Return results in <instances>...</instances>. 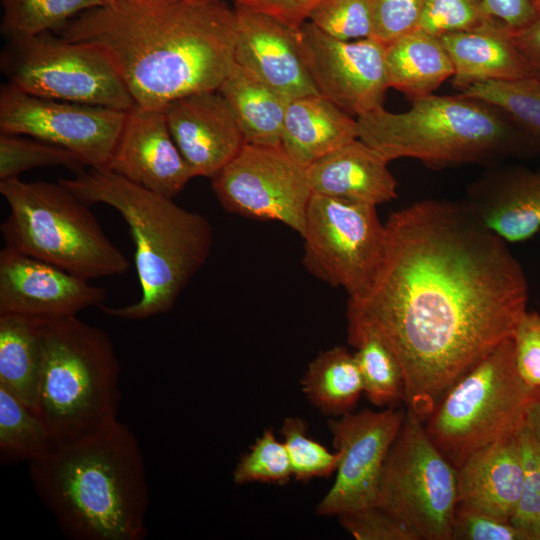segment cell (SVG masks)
I'll return each mask as SVG.
<instances>
[{"instance_id": "obj_29", "label": "cell", "mask_w": 540, "mask_h": 540, "mask_svg": "<svg viewBox=\"0 0 540 540\" xmlns=\"http://www.w3.org/2000/svg\"><path fill=\"white\" fill-rule=\"evenodd\" d=\"M56 445L41 419L7 388L0 385V451L12 461L39 460Z\"/></svg>"}, {"instance_id": "obj_42", "label": "cell", "mask_w": 540, "mask_h": 540, "mask_svg": "<svg viewBox=\"0 0 540 540\" xmlns=\"http://www.w3.org/2000/svg\"><path fill=\"white\" fill-rule=\"evenodd\" d=\"M512 339L520 376L530 386L540 388V314L526 311Z\"/></svg>"}, {"instance_id": "obj_34", "label": "cell", "mask_w": 540, "mask_h": 540, "mask_svg": "<svg viewBox=\"0 0 540 540\" xmlns=\"http://www.w3.org/2000/svg\"><path fill=\"white\" fill-rule=\"evenodd\" d=\"M307 431V423L300 417L285 418L281 428L292 476L298 481L328 477L336 471L339 463L338 452H330L308 436Z\"/></svg>"}, {"instance_id": "obj_9", "label": "cell", "mask_w": 540, "mask_h": 540, "mask_svg": "<svg viewBox=\"0 0 540 540\" xmlns=\"http://www.w3.org/2000/svg\"><path fill=\"white\" fill-rule=\"evenodd\" d=\"M415 414L406 409L386 457L375 506L410 528L420 540H451L457 469Z\"/></svg>"}, {"instance_id": "obj_31", "label": "cell", "mask_w": 540, "mask_h": 540, "mask_svg": "<svg viewBox=\"0 0 540 540\" xmlns=\"http://www.w3.org/2000/svg\"><path fill=\"white\" fill-rule=\"evenodd\" d=\"M461 95L489 103L508 115L540 148V78L476 83Z\"/></svg>"}, {"instance_id": "obj_35", "label": "cell", "mask_w": 540, "mask_h": 540, "mask_svg": "<svg viewBox=\"0 0 540 540\" xmlns=\"http://www.w3.org/2000/svg\"><path fill=\"white\" fill-rule=\"evenodd\" d=\"M307 21L338 40L373 38L367 0H320L310 11Z\"/></svg>"}, {"instance_id": "obj_16", "label": "cell", "mask_w": 540, "mask_h": 540, "mask_svg": "<svg viewBox=\"0 0 540 540\" xmlns=\"http://www.w3.org/2000/svg\"><path fill=\"white\" fill-rule=\"evenodd\" d=\"M106 290L57 266L4 247L0 251V315L38 319L76 316L101 306Z\"/></svg>"}, {"instance_id": "obj_43", "label": "cell", "mask_w": 540, "mask_h": 540, "mask_svg": "<svg viewBox=\"0 0 540 540\" xmlns=\"http://www.w3.org/2000/svg\"><path fill=\"white\" fill-rule=\"evenodd\" d=\"M320 0H233L256 11L271 15L293 29L299 28Z\"/></svg>"}, {"instance_id": "obj_8", "label": "cell", "mask_w": 540, "mask_h": 540, "mask_svg": "<svg viewBox=\"0 0 540 540\" xmlns=\"http://www.w3.org/2000/svg\"><path fill=\"white\" fill-rule=\"evenodd\" d=\"M540 388L520 376L512 338L498 344L442 395L424 426L457 469L474 451L518 435Z\"/></svg>"}, {"instance_id": "obj_27", "label": "cell", "mask_w": 540, "mask_h": 540, "mask_svg": "<svg viewBox=\"0 0 540 540\" xmlns=\"http://www.w3.org/2000/svg\"><path fill=\"white\" fill-rule=\"evenodd\" d=\"M42 367L39 319L0 315V385L7 388L34 413L38 403Z\"/></svg>"}, {"instance_id": "obj_19", "label": "cell", "mask_w": 540, "mask_h": 540, "mask_svg": "<svg viewBox=\"0 0 540 540\" xmlns=\"http://www.w3.org/2000/svg\"><path fill=\"white\" fill-rule=\"evenodd\" d=\"M163 111L194 177L212 178L245 144L235 115L218 90L183 96Z\"/></svg>"}, {"instance_id": "obj_10", "label": "cell", "mask_w": 540, "mask_h": 540, "mask_svg": "<svg viewBox=\"0 0 540 540\" xmlns=\"http://www.w3.org/2000/svg\"><path fill=\"white\" fill-rule=\"evenodd\" d=\"M0 68L7 83L34 96L121 111L135 106L105 54L52 31L8 40Z\"/></svg>"}, {"instance_id": "obj_2", "label": "cell", "mask_w": 540, "mask_h": 540, "mask_svg": "<svg viewBox=\"0 0 540 540\" xmlns=\"http://www.w3.org/2000/svg\"><path fill=\"white\" fill-rule=\"evenodd\" d=\"M55 32L105 54L142 108L218 90L235 64L236 14L222 0H105Z\"/></svg>"}, {"instance_id": "obj_20", "label": "cell", "mask_w": 540, "mask_h": 540, "mask_svg": "<svg viewBox=\"0 0 540 540\" xmlns=\"http://www.w3.org/2000/svg\"><path fill=\"white\" fill-rule=\"evenodd\" d=\"M506 242H521L540 229V167L495 169L473 182L464 201Z\"/></svg>"}, {"instance_id": "obj_37", "label": "cell", "mask_w": 540, "mask_h": 540, "mask_svg": "<svg viewBox=\"0 0 540 540\" xmlns=\"http://www.w3.org/2000/svg\"><path fill=\"white\" fill-rule=\"evenodd\" d=\"M524 479L521 496L510 522L530 540H540V447L525 426L519 433Z\"/></svg>"}, {"instance_id": "obj_22", "label": "cell", "mask_w": 540, "mask_h": 540, "mask_svg": "<svg viewBox=\"0 0 540 540\" xmlns=\"http://www.w3.org/2000/svg\"><path fill=\"white\" fill-rule=\"evenodd\" d=\"M440 40L453 64L452 84L459 91L476 83L535 76L516 44L514 31L498 20L445 34Z\"/></svg>"}, {"instance_id": "obj_18", "label": "cell", "mask_w": 540, "mask_h": 540, "mask_svg": "<svg viewBox=\"0 0 540 540\" xmlns=\"http://www.w3.org/2000/svg\"><path fill=\"white\" fill-rule=\"evenodd\" d=\"M234 61L287 99L319 94L302 58L296 29L277 18L234 3Z\"/></svg>"}, {"instance_id": "obj_5", "label": "cell", "mask_w": 540, "mask_h": 540, "mask_svg": "<svg viewBox=\"0 0 540 540\" xmlns=\"http://www.w3.org/2000/svg\"><path fill=\"white\" fill-rule=\"evenodd\" d=\"M356 122L358 138L389 162L413 158L442 168L540 152L502 110L461 94H430L400 113L379 107Z\"/></svg>"}, {"instance_id": "obj_47", "label": "cell", "mask_w": 540, "mask_h": 540, "mask_svg": "<svg viewBox=\"0 0 540 540\" xmlns=\"http://www.w3.org/2000/svg\"><path fill=\"white\" fill-rule=\"evenodd\" d=\"M187 1H194V2H212L217 0H187Z\"/></svg>"}, {"instance_id": "obj_17", "label": "cell", "mask_w": 540, "mask_h": 540, "mask_svg": "<svg viewBox=\"0 0 540 540\" xmlns=\"http://www.w3.org/2000/svg\"><path fill=\"white\" fill-rule=\"evenodd\" d=\"M108 169L172 199L194 177L171 135L163 109L136 105L126 112Z\"/></svg>"}, {"instance_id": "obj_25", "label": "cell", "mask_w": 540, "mask_h": 540, "mask_svg": "<svg viewBox=\"0 0 540 540\" xmlns=\"http://www.w3.org/2000/svg\"><path fill=\"white\" fill-rule=\"evenodd\" d=\"M385 66L389 87L410 101L433 94L454 74L440 38L419 28L385 46Z\"/></svg>"}, {"instance_id": "obj_6", "label": "cell", "mask_w": 540, "mask_h": 540, "mask_svg": "<svg viewBox=\"0 0 540 540\" xmlns=\"http://www.w3.org/2000/svg\"><path fill=\"white\" fill-rule=\"evenodd\" d=\"M43 367L36 415L56 446L118 421L120 365L108 334L76 316L39 319Z\"/></svg>"}, {"instance_id": "obj_28", "label": "cell", "mask_w": 540, "mask_h": 540, "mask_svg": "<svg viewBox=\"0 0 540 540\" xmlns=\"http://www.w3.org/2000/svg\"><path fill=\"white\" fill-rule=\"evenodd\" d=\"M301 385L308 400L330 416L352 412L363 393L354 354L340 346L320 352L310 362Z\"/></svg>"}, {"instance_id": "obj_1", "label": "cell", "mask_w": 540, "mask_h": 540, "mask_svg": "<svg viewBox=\"0 0 540 540\" xmlns=\"http://www.w3.org/2000/svg\"><path fill=\"white\" fill-rule=\"evenodd\" d=\"M382 263L348 298V341L371 335L397 358L407 410L425 422L445 391L527 311L528 284L506 241L465 202L428 199L392 213Z\"/></svg>"}, {"instance_id": "obj_33", "label": "cell", "mask_w": 540, "mask_h": 540, "mask_svg": "<svg viewBox=\"0 0 540 540\" xmlns=\"http://www.w3.org/2000/svg\"><path fill=\"white\" fill-rule=\"evenodd\" d=\"M65 167L77 174L86 164L71 151L58 145L16 134H0V180L19 177L39 167Z\"/></svg>"}, {"instance_id": "obj_13", "label": "cell", "mask_w": 540, "mask_h": 540, "mask_svg": "<svg viewBox=\"0 0 540 540\" xmlns=\"http://www.w3.org/2000/svg\"><path fill=\"white\" fill-rule=\"evenodd\" d=\"M126 112L38 97L9 83L0 90L1 133L58 145L77 155L89 168L108 169Z\"/></svg>"}, {"instance_id": "obj_15", "label": "cell", "mask_w": 540, "mask_h": 540, "mask_svg": "<svg viewBox=\"0 0 540 540\" xmlns=\"http://www.w3.org/2000/svg\"><path fill=\"white\" fill-rule=\"evenodd\" d=\"M405 414L389 407L328 420L339 463L335 482L317 506L318 515L339 516L375 505L383 465Z\"/></svg>"}, {"instance_id": "obj_11", "label": "cell", "mask_w": 540, "mask_h": 540, "mask_svg": "<svg viewBox=\"0 0 540 540\" xmlns=\"http://www.w3.org/2000/svg\"><path fill=\"white\" fill-rule=\"evenodd\" d=\"M301 237L302 264L311 275L343 288L349 298L368 290L386 240L376 206L312 193Z\"/></svg>"}, {"instance_id": "obj_21", "label": "cell", "mask_w": 540, "mask_h": 540, "mask_svg": "<svg viewBox=\"0 0 540 540\" xmlns=\"http://www.w3.org/2000/svg\"><path fill=\"white\" fill-rule=\"evenodd\" d=\"M523 479L518 434L480 448L462 462L457 468L458 504L510 521Z\"/></svg>"}, {"instance_id": "obj_12", "label": "cell", "mask_w": 540, "mask_h": 540, "mask_svg": "<svg viewBox=\"0 0 540 540\" xmlns=\"http://www.w3.org/2000/svg\"><path fill=\"white\" fill-rule=\"evenodd\" d=\"M211 179L213 192L227 212L278 221L303 235L312 195L308 172L282 147L245 143Z\"/></svg>"}, {"instance_id": "obj_4", "label": "cell", "mask_w": 540, "mask_h": 540, "mask_svg": "<svg viewBox=\"0 0 540 540\" xmlns=\"http://www.w3.org/2000/svg\"><path fill=\"white\" fill-rule=\"evenodd\" d=\"M57 181L86 204L114 208L129 226L141 296L123 307L101 305L103 312L130 320L169 312L210 256L213 231L208 219L109 169L89 168Z\"/></svg>"}, {"instance_id": "obj_45", "label": "cell", "mask_w": 540, "mask_h": 540, "mask_svg": "<svg viewBox=\"0 0 540 540\" xmlns=\"http://www.w3.org/2000/svg\"><path fill=\"white\" fill-rule=\"evenodd\" d=\"M537 16L526 27L514 31L516 44L533 74L540 78V0Z\"/></svg>"}, {"instance_id": "obj_24", "label": "cell", "mask_w": 540, "mask_h": 540, "mask_svg": "<svg viewBox=\"0 0 540 540\" xmlns=\"http://www.w3.org/2000/svg\"><path fill=\"white\" fill-rule=\"evenodd\" d=\"M358 138L357 122L320 94L288 103L281 147L298 164H311Z\"/></svg>"}, {"instance_id": "obj_32", "label": "cell", "mask_w": 540, "mask_h": 540, "mask_svg": "<svg viewBox=\"0 0 540 540\" xmlns=\"http://www.w3.org/2000/svg\"><path fill=\"white\" fill-rule=\"evenodd\" d=\"M356 352L363 393L377 406H393L404 400V375L402 368L389 348L378 338L361 335L348 341Z\"/></svg>"}, {"instance_id": "obj_23", "label": "cell", "mask_w": 540, "mask_h": 540, "mask_svg": "<svg viewBox=\"0 0 540 540\" xmlns=\"http://www.w3.org/2000/svg\"><path fill=\"white\" fill-rule=\"evenodd\" d=\"M389 161L359 138L307 167L312 193L373 206L397 197Z\"/></svg>"}, {"instance_id": "obj_44", "label": "cell", "mask_w": 540, "mask_h": 540, "mask_svg": "<svg viewBox=\"0 0 540 540\" xmlns=\"http://www.w3.org/2000/svg\"><path fill=\"white\" fill-rule=\"evenodd\" d=\"M485 12L493 19L518 31L537 16V0H480Z\"/></svg>"}, {"instance_id": "obj_14", "label": "cell", "mask_w": 540, "mask_h": 540, "mask_svg": "<svg viewBox=\"0 0 540 540\" xmlns=\"http://www.w3.org/2000/svg\"><path fill=\"white\" fill-rule=\"evenodd\" d=\"M299 49L318 93L356 117L383 107L389 87L385 46L375 38L343 41L305 21Z\"/></svg>"}, {"instance_id": "obj_38", "label": "cell", "mask_w": 540, "mask_h": 540, "mask_svg": "<svg viewBox=\"0 0 540 540\" xmlns=\"http://www.w3.org/2000/svg\"><path fill=\"white\" fill-rule=\"evenodd\" d=\"M491 19L480 0H423L418 28L440 38L476 28Z\"/></svg>"}, {"instance_id": "obj_3", "label": "cell", "mask_w": 540, "mask_h": 540, "mask_svg": "<svg viewBox=\"0 0 540 540\" xmlns=\"http://www.w3.org/2000/svg\"><path fill=\"white\" fill-rule=\"evenodd\" d=\"M29 464L33 487L74 540H142L149 506L143 455L117 421L89 438L56 446Z\"/></svg>"}, {"instance_id": "obj_40", "label": "cell", "mask_w": 540, "mask_h": 540, "mask_svg": "<svg viewBox=\"0 0 540 540\" xmlns=\"http://www.w3.org/2000/svg\"><path fill=\"white\" fill-rule=\"evenodd\" d=\"M343 528L357 540H420L406 525L373 505L338 516Z\"/></svg>"}, {"instance_id": "obj_30", "label": "cell", "mask_w": 540, "mask_h": 540, "mask_svg": "<svg viewBox=\"0 0 540 540\" xmlns=\"http://www.w3.org/2000/svg\"><path fill=\"white\" fill-rule=\"evenodd\" d=\"M105 0H2L1 32L8 39H20L56 31L69 20Z\"/></svg>"}, {"instance_id": "obj_39", "label": "cell", "mask_w": 540, "mask_h": 540, "mask_svg": "<svg viewBox=\"0 0 540 540\" xmlns=\"http://www.w3.org/2000/svg\"><path fill=\"white\" fill-rule=\"evenodd\" d=\"M373 38L384 45L419 27L423 0H367Z\"/></svg>"}, {"instance_id": "obj_36", "label": "cell", "mask_w": 540, "mask_h": 540, "mask_svg": "<svg viewBox=\"0 0 540 540\" xmlns=\"http://www.w3.org/2000/svg\"><path fill=\"white\" fill-rule=\"evenodd\" d=\"M291 476V464L283 441H278L273 431L267 429L237 463L233 481L236 484L250 482L284 484Z\"/></svg>"}, {"instance_id": "obj_41", "label": "cell", "mask_w": 540, "mask_h": 540, "mask_svg": "<svg viewBox=\"0 0 540 540\" xmlns=\"http://www.w3.org/2000/svg\"><path fill=\"white\" fill-rule=\"evenodd\" d=\"M451 540L530 539L510 521L458 504L453 518Z\"/></svg>"}, {"instance_id": "obj_46", "label": "cell", "mask_w": 540, "mask_h": 540, "mask_svg": "<svg viewBox=\"0 0 540 540\" xmlns=\"http://www.w3.org/2000/svg\"><path fill=\"white\" fill-rule=\"evenodd\" d=\"M526 426L540 447V399L536 400L527 413Z\"/></svg>"}, {"instance_id": "obj_26", "label": "cell", "mask_w": 540, "mask_h": 540, "mask_svg": "<svg viewBox=\"0 0 540 540\" xmlns=\"http://www.w3.org/2000/svg\"><path fill=\"white\" fill-rule=\"evenodd\" d=\"M232 109L245 143L281 147L289 99L236 63L218 88Z\"/></svg>"}, {"instance_id": "obj_7", "label": "cell", "mask_w": 540, "mask_h": 540, "mask_svg": "<svg viewBox=\"0 0 540 540\" xmlns=\"http://www.w3.org/2000/svg\"><path fill=\"white\" fill-rule=\"evenodd\" d=\"M9 214L0 230L5 246L86 280L121 275L129 260L70 190L48 181L0 180Z\"/></svg>"}]
</instances>
